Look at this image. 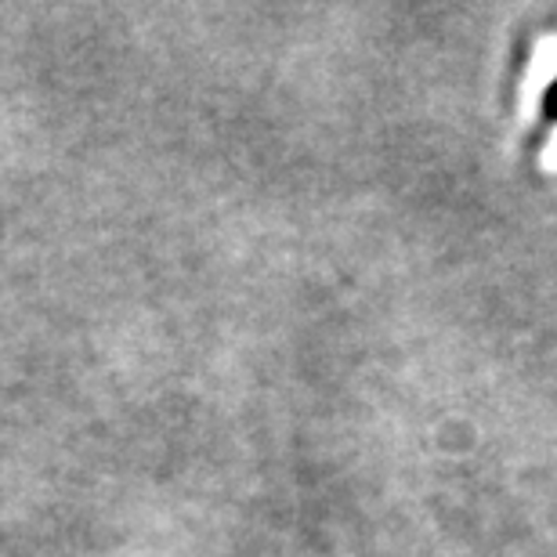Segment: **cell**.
<instances>
[{"mask_svg":"<svg viewBox=\"0 0 557 557\" xmlns=\"http://www.w3.org/2000/svg\"><path fill=\"white\" fill-rule=\"evenodd\" d=\"M543 120H550V124H557V76L550 81L547 95H543Z\"/></svg>","mask_w":557,"mask_h":557,"instance_id":"cell-1","label":"cell"}]
</instances>
